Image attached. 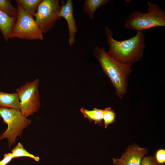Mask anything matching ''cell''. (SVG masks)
<instances>
[{
	"label": "cell",
	"instance_id": "16",
	"mask_svg": "<svg viewBox=\"0 0 165 165\" xmlns=\"http://www.w3.org/2000/svg\"><path fill=\"white\" fill-rule=\"evenodd\" d=\"M0 10L16 19L18 14V9L12 5L10 0H0Z\"/></svg>",
	"mask_w": 165,
	"mask_h": 165
},
{
	"label": "cell",
	"instance_id": "13",
	"mask_svg": "<svg viewBox=\"0 0 165 165\" xmlns=\"http://www.w3.org/2000/svg\"><path fill=\"white\" fill-rule=\"evenodd\" d=\"M109 1V0H85L83 4V11L87 14L90 19H92L96 11Z\"/></svg>",
	"mask_w": 165,
	"mask_h": 165
},
{
	"label": "cell",
	"instance_id": "20",
	"mask_svg": "<svg viewBox=\"0 0 165 165\" xmlns=\"http://www.w3.org/2000/svg\"><path fill=\"white\" fill-rule=\"evenodd\" d=\"M13 159L12 154L10 152L5 153L3 156V158L0 160V165H6Z\"/></svg>",
	"mask_w": 165,
	"mask_h": 165
},
{
	"label": "cell",
	"instance_id": "2",
	"mask_svg": "<svg viewBox=\"0 0 165 165\" xmlns=\"http://www.w3.org/2000/svg\"><path fill=\"white\" fill-rule=\"evenodd\" d=\"M92 54L115 88L116 95L122 99L127 92L128 78L132 71L131 67L117 60L104 47L96 46Z\"/></svg>",
	"mask_w": 165,
	"mask_h": 165
},
{
	"label": "cell",
	"instance_id": "12",
	"mask_svg": "<svg viewBox=\"0 0 165 165\" xmlns=\"http://www.w3.org/2000/svg\"><path fill=\"white\" fill-rule=\"evenodd\" d=\"M80 111L90 122L94 121L95 124L102 126L104 110L94 107L92 110H89L82 107L80 109Z\"/></svg>",
	"mask_w": 165,
	"mask_h": 165
},
{
	"label": "cell",
	"instance_id": "7",
	"mask_svg": "<svg viewBox=\"0 0 165 165\" xmlns=\"http://www.w3.org/2000/svg\"><path fill=\"white\" fill-rule=\"evenodd\" d=\"M60 9L59 0H42L34 16L43 33L48 32L61 19Z\"/></svg>",
	"mask_w": 165,
	"mask_h": 165
},
{
	"label": "cell",
	"instance_id": "4",
	"mask_svg": "<svg viewBox=\"0 0 165 165\" xmlns=\"http://www.w3.org/2000/svg\"><path fill=\"white\" fill-rule=\"evenodd\" d=\"M0 117L7 125V129L0 136V141L7 139L10 148L31 120L25 116L20 109L5 107H0Z\"/></svg>",
	"mask_w": 165,
	"mask_h": 165
},
{
	"label": "cell",
	"instance_id": "19",
	"mask_svg": "<svg viewBox=\"0 0 165 165\" xmlns=\"http://www.w3.org/2000/svg\"><path fill=\"white\" fill-rule=\"evenodd\" d=\"M141 165H159L154 157L153 156H144L141 161Z\"/></svg>",
	"mask_w": 165,
	"mask_h": 165
},
{
	"label": "cell",
	"instance_id": "8",
	"mask_svg": "<svg viewBox=\"0 0 165 165\" xmlns=\"http://www.w3.org/2000/svg\"><path fill=\"white\" fill-rule=\"evenodd\" d=\"M148 152L146 148H141L135 145L128 147L119 158H113L115 165H141L142 158Z\"/></svg>",
	"mask_w": 165,
	"mask_h": 165
},
{
	"label": "cell",
	"instance_id": "18",
	"mask_svg": "<svg viewBox=\"0 0 165 165\" xmlns=\"http://www.w3.org/2000/svg\"><path fill=\"white\" fill-rule=\"evenodd\" d=\"M159 164H163L165 163V150L163 149H158L156 152L155 157Z\"/></svg>",
	"mask_w": 165,
	"mask_h": 165
},
{
	"label": "cell",
	"instance_id": "1",
	"mask_svg": "<svg viewBox=\"0 0 165 165\" xmlns=\"http://www.w3.org/2000/svg\"><path fill=\"white\" fill-rule=\"evenodd\" d=\"M105 30L110 55L130 67L141 59L146 48L143 31H137L134 36L119 41L113 38V32L108 27L106 26Z\"/></svg>",
	"mask_w": 165,
	"mask_h": 165
},
{
	"label": "cell",
	"instance_id": "5",
	"mask_svg": "<svg viewBox=\"0 0 165 165\" xmlns=\"http://www.w3.org/2000/svg\"><path fill=\"white\" fill-rule=\"evenodd\" d=\"M16 2L18 14L9 38L43 40V33L33 17L26 12L19 3Z\"/></svg>",
	"mask_w": 165,
	"mask_h": 165
},
{
	"label": "cell",
	"instance_id": "11",
	"mask_svg": "<svg viewBox=\"0 0 165 165\" xmlns=\"http://www.w3.org/2000/svg\"><path fill=\"white\" fill-rule=\"evenodd\" d=\"M0 107L20 110V101L17 94L0 91Z\"/></svg>",
	"mask_w": 165,
	"mask_h": 165
},
{
	"label": "cell",
	"instance_id": "9",
	"mask_svg": "<svg viewBox=\"0 0 165 165\" xmlns=\"http://www.w3.org/2000/svg\"><path fill=\"white\" fill-rule=\"evenodd\" d=\"M73 6L72 0H68L65 2L61 1L59 16L66 20L69 32L68 42L70 46H73L75 41V37L77 28L75 20L73 15Z\"/></svg>",
	"mask_w": 165,
	"mask_h": 165
},
{
	"label": "cell",
	"instance_id": "6",
	"mask_svg": "<svg viewBox=\"0 0 165 165\" xmlns=\"http://www.w3.org/2000/svg\"><path fill=\"white\" fill-rule=\"evenodd\" d=\"M39 82V79L37 78L16 90L20 101V110L26 117L38 112L40 107Z\"/></svg>",
	"mask_w": 165,
	"mask_h": 165
},
{
	"label": "cell",
	"instance_id": "14",
	"mask_svg": "<svg viewBox=\"0 0 165 165\" xmlns=\"http://www.w3.org/2000/svg\"><path fill=\"white\" fill-rule=\"evenodd\" d=\"M42 0H16L28 13L34 16Z\"/></svg>",
	"mask_w": 165,
	"mask_h": 165
},
{
	"label": "cell",
	"instance_id": "15",
	"mask_svg": "<svg viewBox=\"0 0 165 165\" xmlns=\"http://www.w3.org/2000/svg\"><path fill=\"white\" fill-rule=\"evenodd\" d=\"M13 159L22 157H28L31 158L36 162H38L40 158L36 156L27 151L23 147V145L20 142L12 149L11 152Z\"/></svg>",
	"mask_w": 165,
	"mask_h": 165
},
{
	"label": "cell",
	"instance_id": "3",
	"mask_svg": "<svg viewBox=\"0 0 165 165\" xmlns=\"http://www.w3.org/2000/svg\"><path fill=\"white\" fill-rule=\"evenodd\" d=\"M148 12L142 13L135 11L127 17L124 28L137 31L165 26V11L155 3L147 2Z\"/></svg>",
	"mask_w": 165,
	"mask_h": 165
},
{
	"label": "cell",
	"instance_id": "17",
	"mask_svg": "<svg viewBox=\"0 0 165 165\" xmlns=\"http://www.w3.org/2000/svg\"><path fill=\"white\" fill-rule=\"evenodd\" d=\"M116 114L110 107L106 108L104 110L103 120L105 128H106L109 125L115 121Z\"/></svg>",
	"mask_w": 165,
	"mask_h": 165
},
{
	"label": "cell",
	"instance_id": "10",
	"mask_svg": "<svg viewBox=\"0 0 165 165\" xmlns=\"http://www.w3.org/2000/svg\"><path fill=\"white\" fill-rule=\"evenodd\" d=\"M16 21V19L0 10V31L6 42L9 38Z\"/></svg>",
	"mask_w": 165,
	"mask_h": 165
}]
</instances>
